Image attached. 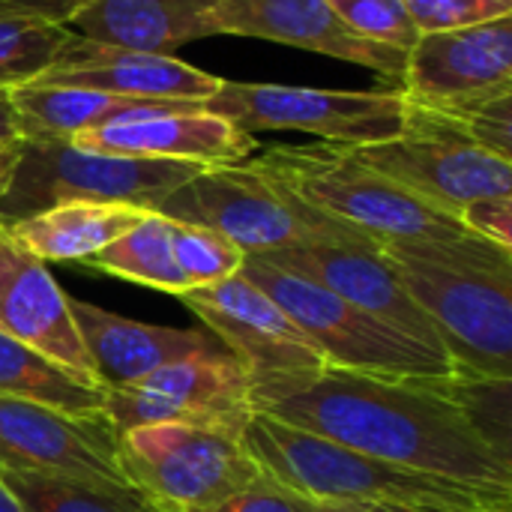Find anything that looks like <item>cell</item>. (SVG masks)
Returning <instances> with one entry per match:
<instances>
[{
  "label": "cell",
  "mask_w": 512,
  "mask_h": 512,
  "mask_svg": "<svg viewBox=\"0 0 512 512\" xmlns=\"http://www.w3.org/2000/svg\"><path fill=\"white\" fill-rule=\"evenodd\" d=\"M252 414L321 435L387 465L459 483L512 489V468L474 432L441 378L399 381L324 366L252 375Z\"/></svg>",
  "instance_id": "1"
},
{
  "label": "cell",
  "mask_w": 512,
  "mask_h": 512,
  "mask_svg": "<svg viewBox=\"0 0 512 512\" xmlns=\"http://www.w3.org/2000/svg\"><path fill=\"white\" fill-rule=\"evenodd\" d=\"M456 375L512 378V249L477 234L384 246Z\"/></svg>",
  "instance_id": "2"
},
{
  "label": "cell",
  "mask_w": 512,
  "mask_h": 512,
  "mask_svg": "<svg viewBox=\"0 0 512 512\" xmlns=\"http://www.w3.org/2000/svg\"><path fill=\"white\" fill-rule=\"evenodd\" d=\"M243 444L270 480L315 504L435 507L459 512L512 510L510 489L405 471L321 435L279 423L267 414L249 417Z\"/></svg>",
  "instance_id": "3"
},
{
  "label": "cell",
  "mask_w": 512,
  "mask_h": 512,
  "mask_svg": "<svg viewBox=\"0 0 512 512\" xmlns=\"http://www.w3.org/2000/svg\"><path fill=\"white\" fill-rule=\"evenodd\" d=\"M249 162L288 195L354 228L378 246L471 234L459 216L426 204L390 177L378 174L354 147L327 141L282 144L261 156H249Z\"/></svg>",
  "instance_id": "4"
},
{
  "label": "cell",
  "mask_w": 512,
  "mask_h": 512,
  "mask_svg": "<svg viewBox=\"0 0 512 512\" xmlns=\"http://www.w3.org/2000/svg\"><path fill=\"white\" fill-rule=\"evenodd\" d=\"M240 276L276 300L333 369L399 381L456 375V366L444 351L417 342L300 273L282 270L258 255H246Z\"/></svg>",
  "instance_id": "5"
},
{
  "label": "cell",
  "mask_w": 512,
  "mask_h": 512,
  "mask_svg": "<svg viewBox=\"0 0 512 512\" xmlns=\"http://www.w3.org/2000/svg\"><path fill=\"white\" fill-rule=\"evenodd\" d=\"M156 213L219 231L246 255H267L303 243L378 246L354 228L288 195L249 159L201 168L192 180L174 189Z\"/></svg>",
  "instance_id": "6"
},
{
  "label": "cell",
  "mask_w": 512,
  "mask_h": 512,
  "mask_svg": "<svg viewBox=\"0 0 512 512\" xmlns=\"http://www.w3.org/2000/svg\"><path fill=\"white\" fill-rule=\"evenodd\" d=\"M201 168L207 165L93 153L72 141H21L12 177L0 195V228L72 201L159 210Z\"/></svg>",
  "instance_id": "7"
},
{
  "label": "cell",
  "mask_w": 512,
  "mask_h": 512,
  "mask_svg": "<svg viewBox=\"0 0 512 512\" xmlns=\"http://www.w3.org/2000/svg\"><path fill=\"white\" fill-rule=\"evenodd\" d=\"M117 462L126 483L141 489L162 512L213 507L264 477L243 435L180 423L120 432Z\"/></svg>",
  "instance_id": "8"
},
{
  "label": "cell",
  "mask_w": 512,
  "mask_h": 512,
  "mask_svg": "<svg viewBox=\"0 0 512 512\" xmlns=\"http://www.w3.org/2000/svg\"><path fill=\"white\" fill-rule=\"evenodd\" d=\"M204 108L228 117L246 132L297 129L342 147L396 138L408 120L405 93L387 84L372 90H324L222 78Z\"/></svg>",
  "instance_id": "9"
},
{
  "label": "cell",
  "mask_w": 512,
  "mask_h": 512,
  "mask_svg": "<svg viewBox=\"0 0 512 512\" xmlns=\"http://www.w3.org/2000/svg\"><path fill=\"white\" fill-rule=\"evenodd\" d=\"M354 150L378 174L450 216H459L471 201L512 195L510 159L456 135L411 102L405 129L396 138Z\"/></svg>",
  "instance_id": "10"
},
{
  "label": "cell",
  "mask_w": 512,
  "mask_h": 512,
  "mask_svg": "<svg viewBox=\"0 0 512 512\" xmlns=\"http://www.w3.org/2000/svg\"><path fill=\"white\" fill-rule=\"evenodd\" d=\"M102 414L117 435L162 423L243 435L252 417L249 375L225 351L183 357L132 384L105 387Z\"/></svg>",
  "instance_id": "11"
},
{
  "label": "cell",
  "mask_w": 512,
  "mask_h": 512,
  "mask_svg": "<svg viewBox=\"0 0 512 512\" xmlns=\"http://www.w3.org/2000/svg\"><path fill=\"white\" fill-rule=\"evenodd\" d=\"M180 300L228 345V354L249 378L318 372L327 366L285 309L240 273L216 285L192 288Z\"/></svg>",
  "instance_id": "12"
},
{
  "label": "cell",
  "mask_w": 512,
  "mask_h": 512,
  "mask_svg": "<svg viewBox=\"0 0 512 512\" xmlns=\"http://www.w3.org/2000/svg\"><path fill=\"white\" fill-rule=\"evenodd\" d=\"M72 144L93 153L177 159L195 165H234L258 150L252 132L195 102H150L123 111L102 126L78 132Z\"/></svg>",
  "instance_id": "13"
},
{
  "label": "cell",
  "mask_w": 512,
  "mask_h": 512,
  "mask_svg": "<svg viewBox=\"0 0 512 512\" xmlns=\"http://www.w3.org/2000/svg\"><path fill=\"white\" fill-rule=\"evenodd\" d=\"M402 93L420 108L512 93V15L462 30L420 33L408 48Z\"/></svg>",
  "instance_id": "14"
},
{
  "label": "cell",
  "mask_w": 512,
  "mask_h": 512,
  "mask_svg": "<svg viewBox=\"0 0 512 512\" xmlns=\"http://www.w3.org/2000/svg\"><path fill=\"white\" fill-rule=\"evenodd\" d=\"M219 36H252L372 69L381 84L405 81L408 51L354 33L327 0H219Z\"/></svg>",
  "instance_id": "15"
},
{
  "label": "cell",
  "mask_w": 512,
  "mask_h": 512,
  "mask_svg": "<svg viewBox=\"0 0 512 512\" xmlns=\"http://www.w3.org/2000/svg\"><path fill=\"white\" fill-rule=\"evenodd\" d=\"M0 468L123 480L117 432L105 414H69L0 396Z\"/></svg>",
  "instance_id": "16"
},
{
  "label": "cell",
  "mask_w": 512,
  "mask_h": 512,
  "mask_svg": "<svg viewBox=\"0 0 512 512\" xmlns=\"http://www.w3.org/2000/svg\"><path fill=\"white\" fill-rule=\"evenodd\" d=\"M282 270L300 273L315 285L333 291L336 297L354 303L357 309L393 324L396 330L414 336L417 342L444 351L432 321L411 300L399 279L396 264L381 246L366 243H303L279 252L258 255ZM447 354V351H444ZM450 357V354H447Z\"/></svg>",
  "instance_id": "17"
},
{
  "label": "cell",
  "mask_w": 512,
  "mask_h": 512,
  "mask_svg": "<svg viewBox=\"0 0 512 512\" xmlns=\"http://www.w3.org/2000/svg\"><path fill=\"white\" fill-rule=\"evenodd\" d=\"M33 84L87 87L123 99H144V102L204 105L219 90L222 78L192 63H183L174 54H147L117 45H102L72 33V39L63 45L51 69L42 72Z\"/></svg>",
  "instance_id": "18"
},
{
  "label": "cell",
  "mask_w": 512,
  "mask_h": 512,
  "mask_svg": "<svg viewBox=\"0 0 512 512\" xmlns=\"http://www.w3.org/2000/svg\"><path fill=\"white\" fill-rule=\"evenodd\" d=\"M0 333L45 354L72 375L99 384L69 297L48 273L45 261L15 243L6 228H0Z\"/></svg>",
  "instance_id": "19"
},
{
  "label": "cell",
  "mask_w": 512,
  "mask_h": 512,
  "mask_svg": "<svg viewBox=\"0 0 512 512\" xmlns=\"http://www.w3.org/2000/svg\"><path fill=\"white\" fill-rule=\"evenodd\" d=\"M69 309L102 387H123L174 360L219 351L201 330L144 324L84 300H69Z\"/></svg>",
  "instance_id": "20"
},
{
  "label": "cell",
  "mask_w": 512,
  "mask_h": 512,
  "mask_svg": "<svg viewBox=\"0 0 512 512\" xmlns=\"http://www.w3.org/2000/svg\"><path fill=\"white\" fill-rule=\"evenodd\" d=\"M216 6L219 0H78L63 24L102 45L174 54L186 42L219 36Z\"/></svg>",
  "instance_id": "21"
},
{
  "label": "cell",
  "mask_w": 512,
  "mask_h": 512,
  "mask_svg": "<svg viewBox=\"0 0 512 512\" xmlns=\"http://www.w3.org/2000/svg\"><path fill=\"white\" fill-rule=\"evenodd\" d=\"M144 213L132 204H93L72 201L33 213L6 231L39 261H87L129 228H135Z\"/></svg>",
  "instance_id": "22"
},
{
  "label": "cell",
  "mask_w": 512,
  "mask_h": 512,
  "mask_svg": "<svg viewBox=\"0 0 512 512\" xmlns=\"http://www.w3.org/2000/svg\"><path fill=\"white\" fill-rule=\"evenodd\" d=\"M21 120L24 141H72L78 132L108 123L111 117L150 105L144 99H123L87 87L24 84L9 90Z\"/></svg>",
  "instance_id": "23"
},
{
  "label": "cell",
  "mask_w": 512,
  "mask_h": 512,
  "mask_svg": "<svg viewBox=\"0 0 512 512\" xmlns=\"http://www.w3.org/2000/svg\"><path fill=\"white\" fill-rule=\"evenodd\" d=\"M0 483L24 512H162L132 483L108 477L0 468Z\"/></svg>",
  "instance_id": "24"
},
{
  "label": "cell",
  "mask_w": 512,
  "mask_h": 512,
  "mask_svg": "<svg viewBox=\"0 0 512 512\" xmlns=\"http://www.w3.org/2000/svg\"><path fill=\"white\" fill-rule=\"evenodd\" d=\"M0 396L69 414H102L105 387L72 375L45 354L0 333Z\"/></svg>",
  "instance_id": "25"
},
{
  "label": "cell",
  "mask_w": 512,
  "mask_h": 512,
  "mask_svg": "<svg viewBox=\"0 0 512 512\" xmlns=\"http://www.w3.org/2000/svg\"><path fill=\"white\" fill-rule=\"evenodd\" d=\"M81 264L102 270L108 276L144 285V288L174 294V297H180L192 288L174 261L171 219H165L156 210L144 213V219L135 228H129L123 237H117L114 243H108L105 249H99L96 255H90Z\"/></svg>",
  "instance_id": "26"
},
{
  "label": "cell",
  "mask_w": 512,
  "mask_h": 512,
  "mask_svg": "<svg viewBox=\"0 0 512 512\" xmlns=\"http://www.w3.org/2000/svg\"><path fill=\"white\" fill-rule=\"evenodd\" d=\"M72 30L36 12L0 6V90L33 84L60 57Z\"/></svg>",
  "instance_id": "27"
},
{
  "label": "cell",
  "mask_w": 512,
  "mask_h": 512,
  "mask_svg": "<svg viewBox=\"0 0 512 512\" xmlns=\"http://www.w3.org/2000/svg\"><path fill=\"white\" fill-rule=\"evenodd\" d=\"M444 393L465 411L474 432L486 441V447L512 468L510 450V378H474V375H450L441 378Z\"/></svg>",
  "instance_id": "28"
},
{
  "label": "cell",
  "mask_w": 512,
  "mask_h": 512,
  "mask_svg": "<svg viewBox=\"0 0 512 512\" xmlns=\"http://www.w3.org/2000/svg\"><path fill=\"white\" fill-rule=\"evenodd\" d=\"M171 249H174V261H177L180 273L189 279L192 288L216 285V282L240 273V267L246 261V252L240 246H234L228 237H222L219 231H210L204 225L177 222V219H171Z\"/></svg>",
  "instance_id": "29"
},
{
  "label": "cell",
  "mask_w": 512,
  "mask_h": 512,
  "mask_svg": "<svg viewBox=\"0 0 512 512\" xmlns=\"http://www.w3.org/2000/svg\"><path fill=\"white\" fill-rule=\"evenodd\" d=\"M420 108V105H417ZM441 126L512 162V93L450 108H420Z\"/></svg>",
  "instance_id": "30"
},
{
  "label": "cell",
  "mask_w": 512,
  "mask_h": 512,
  "mask_svg": "<svg viewBox=\"0 0 512 512\" xmlns=\"http://www.w3.org/2000/svg\"><path fill=\"white\" fill-rule=\"evenodd\" d=\"M336 15L360 36L408 51L417 42V27L402 0H327Z\"/></svg>",
  "instance_id": "31"
},
{
  "label": "cell",
  "mask_w": 512,
  "mask_h": 512,
  "mask_svg": "<svg viewBox=\"0 0 512 512\" xmlns=\"http://www.w3.org/2000/svg\"><path fill=\"white\" fill-rule=\"evenodd\" d=\"M417 33H441L510 18L512 0H402Z\"/></svg>",
  "instance_id": "32"
},
{
  "label": "cell",
  "mask_w": 512,
  "mask_h": 512,
  "mask_svg": "<svg viewBox=\"0 0 512 512\" xmlns=\"http://www.w3.org/2000/svg\"><path fill=\"white\" fill-rule=\"evenodd\" d=\"M195 512H315V501L279 486L264 474L255 486Z\"/></svg>",
  "instance_id": "33"
},
{
  "label": "cell",
  "mask_w": 512,
  "mask_h": 512,
  "mask_svg": "<svg viewBox=\"0 0 512 512\" xmlns=\"http://www.w3.org/2000/svg\"><path fill=\"white\" fill-rule=\"evenodd\" d=\"M459 219L471 234L512 249V195L471 201L468 207H462Z\"/></svg>",
  "instance_id": "34"
},
{
  "label": "cell",
  "mask_w": 512,
  "mask_h": 512,
  "mask_svg": "<svg viewBox=\"0 0 512 512\" xmlns=\"http://www.w3.org/2000/svg\"><path fill=\"white\" fill-rule=\"evenodd\" d=\"M75 3H78V0H0V6L36 12V15H45V18H51V21H60V24H63L66 12H69Z\"/></svg>",
  "instance_id": "35"
},
{
  "label": "cell",
  "mask_w": 512,
  "mask_h": 512,
  "mask_svg": "<svg viewBox=\"0 0 512 512\" xmlns=\"http://www.w3.org/2000/svg\"><path fill=\"white\" fill-rule=\"evenodd\" d=\"M24 132H21V120L18 111L12 105L9 90H0V144H21Z\"/></svg>",
  "instance_id": "36"
},
{
  "label": "cell",
  "mask_w": 512,
  "mask_h": 512,
  "mask_svg": "<svg viewBox=\"0 0 512 512\" xmlns=\"http://www.w3.org/2000/svg\"><path fill=\"white\" fill-rule=\"evenodd\" d=\"M15 159H18V144H0V195L12 177V168H15Z\"/></svg>",
  "instance_id": "37"
},
{
  "label": "cell",
  "mask_w": 512,
  "mask_h": 512,
  "mask_svg": "<svg viewBox=\"0 0 512 512\" xmlns=\"http://www.w3.org/2000/svg\"><path fill=\"white\" fill-rule=\"evenodd\" d=\"M315 512H390L375 504H315Z\"/></svg>",
  "instance_id": "38"
},
{
  "label": "cell",
  "mask_w": 512,
  "mask_h": 512,
  "mask_svg": "<svg viewBox=\"0 0 512 512\" xmlns=\"http://www.w3.org/2000/svg\"><path fill=\"white\" fill-rule=\"evenodd\" d=\"M0 512H24L21 510V504L15 501V495L0 483Z\"/></svg>",
  "instance_id": "39"
},
{
  "label": "cell",
  "mask_w": 512,
  "mask_h": 512,
  "mask_svg": "<svg viewBox=\"0 0 512 512\" xmlns=\"http://www.w3.org/2000/svg\"><path fill=\"white\" fill-rule=\"evenodd\" d=\"M390 512H459V510H435V507H387Z\"/></svg>",
  "instance_id": "40"
}]
</instances>
